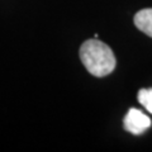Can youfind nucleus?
Masks as SVG:
<instances>
[{
  "mask_svg": "<svg viewBox=\"0 0 152 152\" xmlns=\"http://www.w3.org/2000/svg\"><path fill=\"white\" fill-rule=\"evenodd\" d=\"M123 127L127 132L132 133V134H142L151 127V119L143 114L138 109L132 108L128 110L127 115L124 117L123 121Z\"/></svg>",
  "mask_w": 152,
  "mask_h": 152,
  "instance_id": "nucleus-2",
  "label": "nucleus"
},
{
  "mask_svg": "<svg viewBox=\"0 0 152 152\" xmlns=\"http://www.w3.org/2000/svg\"><path fill=\"white\" fill-rule=\"evenodd\" d=\"M137 99L152 114V89H141L137 95Z\"/></svg>",
  "mask_w": 152,
  "mask_h": 152,
  "instance_id": "nucleus-4",
  "label": "nucleus"
},
{
  "mask_svg": "<svg viewBox=\"0 0 152 152\" xmlns=\"http://www.w3.org/2000/svg\"><path fill=\"white\" fill-rule=\"evenodd\" d=\"M134 26L152 38V9H142L134 15Z\"/></svg>",
  "mask_w": 152,
  "mask_h": 152,
  "instance_id": "nucleus-3",
  "label": "nucleus"
},
{
  "mask_svg": "<svg viewBox=\"0 0 152 152\" xmlns=\"http://www.w3.org/2000/svg\"><path fill=\"white\" fill-rule=\"evenodd\" d=\"M80 60L93 76L104 77L112 74L117 61L112 48L98 38L88 39L80 47Z\"/></svg>",
  "mask_w": 152,
  "mask_h": 152,
  "instance_id": "nucleus-1",
  "label": "nucleus"
}]
</instances>
